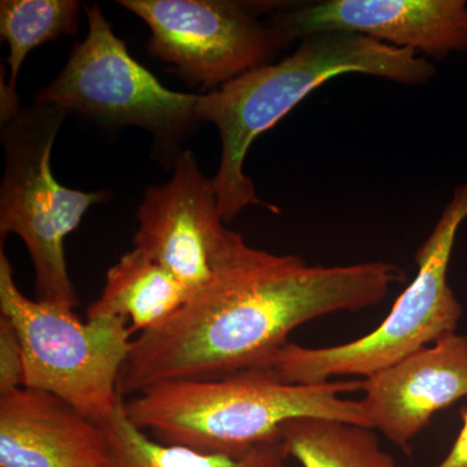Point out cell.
<instances>
[{"label":"cell","instance_id":"11","mask_svg":"<svg viewBox=\"0 0 467 467\" xmlns=\"http://www.w3.org/2000/svg\"><path fill=\"white\" fill-rule=\"evenodd\" d=\"M371 430L407 448L438 411L467 396V337L451 334L362 379Z\"/></svg>","mask_w":467,"mask_h":467},{"label":"cell","instance_id":"3","mask_svg":"<svg viewBox=\"0 0 467 467\" xmlns=\"http://www.w3.org/2000/svg\"><path fill=\"white\" fill-rule=\"evenodd\" d=\"M362 380L295 384L270 368H250L208 379L178 380L124 399L126 417L165 444L208 453L238 454L281 438L295 418L315 417L368 427L359 400Z\"/></svg>","mask_w":467,"mask_h":467},{"label":"cell","instance_id":"8","mask_svg":"<svg viewBox=\"0 0 467 467\" xmlns=\"http://www.w3.org/2000/svg\"><path fill=\"white\" fill-rule=\"evenodd\" d=\"M150 27V57L211 92L272 64L285 46L259 15L275 5L233 0H121Z\"/></svg>","mask_w":467,"mask_h":467},{"label":"cell","instance_id":"12","mask_svg":"<svg viewBox=\"0 0 467 467\" xmlns=\"http://www.w3.org/2000/svg\"><path fill=\"white\" fill-rule=\"evenodd\" d=\"M0 467H115L106 427L50 393L0 395Z\"/></svg>","mask_w":467,"mask_h":467},{"label":"cell","instance_id":"9","mask_svg":"<svg viewBox=\"0 0 467 467\" xmlns=\"http://www.w3.org/2000/svg\"><path fill=\"white\" fill-rule=\"evenodd\" d=\"M267 24L285 47L318 33L349 32L435 58L467 51L466 0H325L276 5Z\"/></svg>","mask_w":467,"mask_h":467},{"label":"cell","instance_id":"4","mask_svg":"<svg viewBox=\"0 0 467 467\" xmlns=\"http://www.w3.org/2000/svg\"><path fill=\"white\" fill-rule=\"evenodd\" d=\"M466 218L467 178L456 187L429 238L418 248L416 278L376 330L340 346L310 348L287 343L265 368L295 384L327 383L343 377L365 379L456 334L463 309L447 275L457 233Z\"/></svg>","mask_w":467,"mask_h":467},{"label":"cell","instance_id":"5","mask_svg":"<svg viewBox=\"0 0 467 467\" xmlns=\"http://www.w3.org/2000/svg\"><path fill=\"white\" fill-rule=\"evenodd\" d=\"M0 316L16 331L23 353V387L50 393L106 423L124 401L119 384L130 352L125 318L81 321L73 309L26 297L0 250Z\"/></svg>","mask_w":467,"mask_h":467},{"label":"cell","instance_id":"13","mask_svg":"<svg viewBox=\"0 0 467 467\" xmlns=\"http://www.w3.org/2000/svg\"><path fill=\"white\" fill-rule=\"evenodd\" d=\"M190 297L171 273L133 248L107 272L106 285L86 312L88 318L119 317L143 334L167 321Z\"/></svg>","mask_w":467,"mask_h":467},{"label":"cell","instance_id":"2","mask_svg":"<svg viewBox=\"0 0 467 467\" xmlns=\"http://www.w3.org/2000/svg\"><path fill=\"white\" fill-rule=\"evenodd\" d=\"M349 73L420 86L434 78L436 69L426 57L407 48L362 34L326 32L301 39L296 51L284 60L201 95V121L216 125L220 131V168L213 184L223 223L252 205L281 213L275 205L261 201L254 181L244 173L248 150L319 86Z\"/></svg>","mask_w":467,"mask_h":467},{"label":"cell","instance_id":"7","mask_svg":"<svg viewBox=\"0 0 467 467\" xmlns=\"http://www.w3.org/2000/svg\"><path fill=\"white\" fill-rule=\"evenodd\" d=\"M88 32L76 43L67 66L36 95L51 104L104 124L138 126L162 146L174 147L202 124L201 95L169 90L129 54L99 5H85Z\"/></svg>","mask_w":467,"mask_h":467},{"label":"cell","instance_id":"18","mask_svg":"<svg viewBox=\"0 0 467 467\" xmlns=\"http://www.w3.org/2000/svg\"><path fill=\"white\" fill-rule=\"evenodd\" d=\"M462 429L445 459L435 467H467V408L462 413Z\"/></svg>","mask_w":467,"mask_h":467},{"label":"cell","instance_id":"14","mask_svg":"<svg viewBox=\"0 0 467 467\" xmlns=\"http://www.w3.org/2000/svg\"><path fill=\"white\" fill-rule=\"evenodd\" d=\"M115 467H287L281 438L238 454L208 453L165 444L135 427L126 417L124 401L104 423Z\"/></svg>","mask_w":467,"mask_h":467},{"label":"cell","instance_id":"1","mask_svg":"<svg viewBox=\"0 0 467 467\" xmlns=\"http://www.w3.org/2000/svg\"><path fill=\"white\" fill-rule=\"evenodd\" d=\"M211 279L161 325L131 342L119 393L266 368L301 325L377 306L404 281L392 264L309 265L292 254L251 247L223 229L212 252Z\"/></svg>","mask_w":467,"mask_h":467},{"label":"cell","instance_id":"10","mask_svg":"<svg viewBox=\"0 0 467 467\" xmlns=\"http://www.w3.org/2000/svg\"><path fill=\"white\" fill-rule=\"evenodd\" d=\"M134 248L171 273L190 295L212 275V252L225 225L213 180L192 150L178 153L171 181L147 189L135 213Z\"/></svg>","mask_w":467,"mask_h":467},{"label":"cell","instance_id":"17","mask_svg":"<svg viewBox=\"0 0 467 467\" xmlns=\"http://www.w3.org/2000/svg\"><path fill=\"white\" fill-rule=\"evenodd\" d=\"M24 365L14 326L0 316V395L23 387Z\"/></svg>","mask_w":467,"mask_h":467},{"label":"cell","instance_id":"15","mask_svg":"<svg viewBox=\"0 0 467 467\" xmlns=\"http://www.w3.org/2000/svg\"><path fill=\"white\" fill-rule=\"evenodd\" d=\"M281 441L301 467H398L374 430L340 420L295 418L282 426Z\"/></svg>","mask_w":467,"mask_h":467},{"label":"cell","instance_id":"16","mask_svg":"<svg viewBox=\"0 0 467 467\" xmlns=\"http://www.w3.org/2000/svg\"><path fill=\"white\" fill-rule=\"evenodd\" d=\"M77 0H2L0 36L9 46V91L16 92L18 72L29 52L43 43L73 36L81 8Z\"/></svg>","mask_w":467,"mask_h":467},{"label":"cell","instance_id":"6","mask_svg":"<svg viewBox=\"0 0 467 467\" xmlns=\"http://www.w3.org/2000/svg\"><path fill=\"white\" fill-rule=\"evenodd\" d=\"M67 110L34 103L2 119L5 167L0 189V238L20 236L29 252L38 300L73 309L78 306L64 243L92 205L109 192L67 189L54 178L51 152Z\"/></svg>","mask_w":467,"mask_h":467}]
</instances>
